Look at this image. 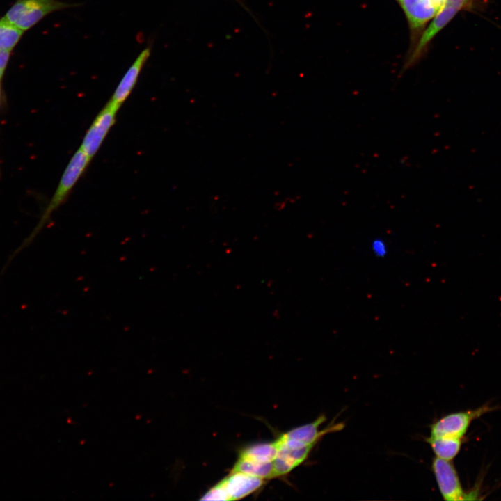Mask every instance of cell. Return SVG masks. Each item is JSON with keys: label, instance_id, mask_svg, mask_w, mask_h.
Returning a JSON list of instances; mask_svg holds the SVG:
<instances>
[{"label": "cell", "instance_id": "2", "mask_svg": "<svg viewBox=\"0 0 501 501\" xmlns=\"http://www.w3.org/2000/svg\"><path fill=\"white\" fill-rule=\"evenodd\" d=\"M71 6L57 0H16L3 19L25 31L49 13Z\"/></svg>", "mask_w": 501, "mask_h": 501}, {"label": "cell", "instance_id": "10", "mask_svg": "<svg viewBox=\"0 0 501 501\" xmlns=\"http://www.w3.org/2000/svg\"><path fill=\"white\" fill-rule=\"evenodd\" d=\"M326 420L321 415L314 422L291 429L282 436L288 439L297 440L308 445H314L326 431H319L320 425Z\"/></svg>", "mask_w": 501, "mask_h": 501}, {"label": "cell", "instance_id": "7", "mask_svg": "<svg viewBox=\"0 0 501 501\" xmlns=\"http://www.w3.org/2000/svg\"><path fill=\"white\" fill-rule=\"evenodd\" d=\"M413 38L431 22L439 10L433 0H399Z\"/></svg>", "mask_w": 501, "mask_h": 501}, {"label": "cell", "instance_id": "14", "mask_svg": "<svg viewBox=\"0 0 501 501\" xmlns=\"http://www.w3.org/2000/svg\"><path fill=\"white\" fill-rule=\"evenodd\" d=\"M24 31L13 26L4 19H0V50L12 51L21 39Z\"/></svg>", "mask_w": 501, "mask_h": 501}, {"label": "cell", "instance_id": "9", "mask_svg": "<svg viewBox=\"0 0 501 501\" xmlns=\"http://www.w3.org/2000/svg\"><path fill=\"white\" fill-rule=\"evenodd\" d=\"M150 54V48H146L138 55L120 81L109 102L120 109L134 88L141 69Z\"/></svg>", "mask_w": 501, "mask_h": 501}, {"label": "cell", "instance_id": "17", "mask_svg": "<svg viewBox=\"0 0 501 501\" xmlns=\"http://www.w3.org/2000/svg\"><path fill=\"white\" fill-rule=\"evenodd\" d=\"M372 248L374 253L378 257H383L387 253V247L385 242L380 239L373 241Z\"/></svg>", "mask_w": 501, "mask_h": 501}, {"label": "cell", "instance_id": "6", "mask_svg": "<svg viewBox=\"0 0 501 501\" xmlns=\"http://www.w3.org/2000/svg\"><path fill=\"white\" fill-rule=\"evenodd\" d=\"M432 470L441 495L447 501L469 499L463 491L457 472L450 461L434 459Z\"/></svg>", "mask_w": 501, "mask_h": 501}, {"label": "cell", "instance_id": "11", "mask_svg": "<svg viewBox=\"0 0 501 501\" xmlns=\"http://www.w3.org/2000/svg\"><path fill=\"white\" fill-rule=\"evenodd\" d=\"M426 441L436 457L447 461L452 460L459 454L462 444L461 438L451 437H429Z\"/></svg>", "mask_w": 501, "mask_h": 501}, {"label": "cell", "instance_id": "20", "mask_svg": "<svg viewBox=\"0 0 501 501\" xmlns=\"http://www.w3.org/2000/svg\"><path fill=\"white\" fill-rule=\"evenodd\" d=\"M397 1H399V0H397Z\"/></svg>", "mask_w": 501, "mask_h": 501}, {"label": "cell", "instance_id": "3", "mask_svg": "<svg viewBox=\"0 0 501 501\" xmlns=\"http://www.w3.org/2000/svg\"><path fill=\"white\" fill-rule=\"evenodd\" d=\"M484 406L471 411H460L446 415L430 425V436L433 438L451 437L462 438L472 421L491 411Z\"/></svg>", "mask_w": 501, "mask_h": 501}, {"label": "cell", "instance_id": "15", "mask_svg": "<svg viewBox=\"0 0 501 501\" xmlns=\"http://www.w3.org/2000/svg\"><path fill=\"white\" fill-rule=\"evenodd\" d=\"M201 500H229V497L220 482L214 486L200 498Z\"/></svg>", "mask_w": 501, "mask_h": 501}, {"label": "cell", "instance_id": "12", "mask_svg": "<svg viewBox=\"0 0 501 501\" xmlns=\"http://www.w3.org/2000/svg\"><path fill=\"white\" fill-rule=\"evenodd\" d=\"M277 452L276 442L259 443L241 450L239 457L253 461L267 463L273 461Z\"/></svg>", "mask_w": 501, "mask_h": 501}, {"label": "cell", "instance_id": "16", "mask_svg": "<svg viewBox=\"0 0 501 501\" xmlns=\"http://www.w3.org/2000/svg\"><path fill=\"white\" fill-rule=\"evenodd\" d=\"M473 1L474 0H445V3L442 7H445L459 13L461 10L468 9L470 6H472Z\"/></svg>", "mask_w": 501, "mask_h": 501}, {"label": "cell", "instance_id": "18", "mask_svg": "<svg viewBox=\"0 0 501 501\" xmlns=\"http://www.w3.org/2000/svg\"><path fill=\"white\" fill-rule=\"evenodd\" d=\"M10 50H0V70L5 72L8 65L10 54Z\"/></svg>", "mask_w": 501, "mask_h": 501}, {"label": "cell", "instance_id": "4", "mask_svg": "<svg viewBox=\"0 0 501 501\" xmlns=\"http://www.w3.org/2000/svg\"><path fill=\"white\" fill-rule=\"evenodd\" d=\"M119 108L109 102L98 113L85 134L80 148L91 160L116 122Z\"/></svg>", "mask_w": 501, "mask_h": 501}, {"label": "cell", "instance_id": "5", "mask_svg": "<svg viewBox=\"0 0 501 501\" xmlns=\"http://www.w3.org/2000/svg\"><path fill=\"white\" fill-rule=\"evenodd\" d=\"M276 442L277 452L273 459V477L289 472L303 462L313 446L286 438L282 435Z\"/></svg>", "mask_w": 501, "mask_h": 501}, {"label": "cell", "instance_id": "19", "mask_svg": "<svg viewBox=\"0 0 501 501\" xmlns=\"http://www.w3.org/2000/svg\"><path fill=\"white\" fill-rule=\"evenodd\" d=\"M3 89H2V86H1V81H0V113H1L2 102H3ZM1 167H0V179H1Z\"/></svg>", "mask_w": 501, "mask_h": 501}, {"label": "cell", "instance_id": "8", "mask_svg": "<svg viewBox=\"0 0 501 501\" xmlns=\"http://www.w3.org/2000/svg\"><path fill=\"white\" fill-rule=\"evenodd\" d=\"M229 500L241 499L257 490L263 484V479L240 472H231L220 482Z\"/></svg>", "mask_w": 501, "mask_h": 501}, {"label": "cell", "instance_id": "1", "mask_svg": "<svg viewBox=\"0 0 501 501\" xmlns=\"http://www.w3.org/2000/svg\"><path fill=\"white\" fill-rule=\"evenodd\" d=\"M90 159L79 148L71 157L65 170L63 171L57 187L51 196L50 201L43 211L40 218L26 238H25L19 247L10 256L8 263L17 255L28 247L40 234L44 227L48 223L52 214L62 205L79 178L86 170Z\"/></svg>", "mask_w": 501, "mask_h": 501}, {"label": "cell", "instance_id": "13", "mask_svg": "<svg viewBox=\"0 0 501 501\" xmlns=\"http://www.w3.org/2000/svg\"><path fill=\"white\" fill-rule=\"evenodd\" d=\"M231 472H240L262 479L273 477V461L260 463L238 458Z\"/></svg>", "mask_w": 501, "mask_h": 501}]
</instances>
